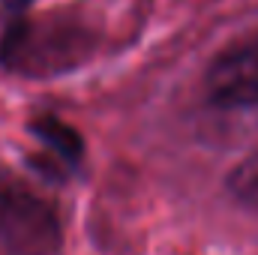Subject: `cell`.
I'll use <instances>...</instances> for the list:
<instances>
[{"label":"cell","mask_w":258,"mask_h":255,"mask_svg":"<svg viewBox=\"0 0 258 255\" xmlns=\"http://www.w3.org/2000/svg\"><path fill=\"white\" fill-rule=\"evenodd\" d=\"M99 45V27L78 9L21 12L0 33V69L15 78H60L90 63Z\"/></svg>","instance_id":"obj_1"},{"label":"cell","mask_w":258,"mask_h":255,"mask_svg":"<svg viewBox=\"0 0 258 255\" xmlns=\"http://www.w3.org/2000/svg\"><path fill=\"white\" fill-rule=\"evenodd\" d=\"M0 246L9 255H60L57 207L18 177L0 174Z\"/></svg>","instance_id":"obj_2"},{"label":"cell","mask_w":258,"mask_h":255,"mask_svg":"<svg viewBox=\"0 0 258 255\" xmlns=\"http://www.w3.org/2000/svg\"><path fill=\"white\" fill-rule=\"evenodd\" d=\"M204 96L222 111L258 108V27L213 54L204 72Z\"/></svg>","instance_id":"obj_3"},{"label":"cell","mask_w":258,"mask_h":255,"mask_svg":"<svg viewBox=\"0 0 258 255\" xmlns=\"http://www.w3.org/2000/svg\"><path fill=\"white\" fill-rule=\"evenodd\" d=\"M27 129H30L33 138H39L48 147V156H54L57 162H63L69 171H75L84 162V138H81V132L72 123H66L63 117L42 111V114L30 117Z\"/></svg>","instance_id":"obj_4"},{"label":"cell","mask_w":258,"mask_h":255,"mask_svg":"<svg viewBox=\"0 0 258 255\" xmlns=\"http://www.w3.org/2000/svg\"><path fill=\"white\" fill-rule=\"evenodd\" d=\"M225 189L228 195L246 207L258 213V150H252L249 156H243L225 177Z\"/></svg>","instance_id":"obj_5"}]
</instances>
